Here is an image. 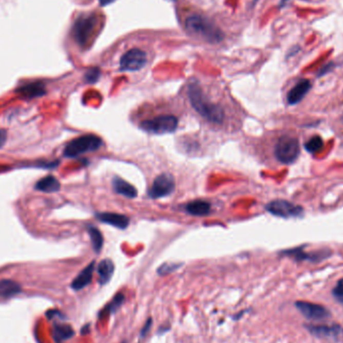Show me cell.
<instances>
[{"instance_id":"16","label":"cell","mask_w":343,"mask_h":343,"mask_svg":"<svg viewBox=\"0 0 343 343\" xmlns=\"http://www.w3.org/2000/svg\"><path fill=\"white\" fill-rule=\"evenodd\" d=\"M94 265H96L94 261L89 263L86 268L74 278V280L71 283V288L73 290H75V291L82 290L91 282L92 274H93V271H94Z\"/></svg>"},{"instance_id":"10","label":"cell","mask_w":343,"mask_h":343,"mask_svg":"<svg viewBox=\"0 0 343 343\" xmlns=\"http://www.w3.org/2000/svg\"><path fill=\"white\" fill-rule=\"evenodd\" d=\"M175 186V179L171 174L163 173L155 179L149 190V196L153 199L167 197L174 192Z\"/></svg>"},{"instance_id":"25","label":"cell","mask_w":343,"mask_h":343,"mask_svg":"<svg viewBox=\"0 0 343 343\" xmlns=\"http://www.w3.org/2000/svg\"><path fill=\"white\" fill-rule=\"evenodd\" d=\"M324 146V142L322 140L321 137L319 136H314L312 137L308 142L305 143L304 148L310 154H315L317 151L321 150Z\"/></svg>"},{"instance_id":"2","label":"cell","mask_w":343,"mask_h":343,"mask_svg":"<svg viewBox=\"0 0 343 343\" xmlns=\"http://www.w3.org/2000/svg\"><path fill=\"white\" fill-rule=\"evenodd\" d=\"M186 29L194 36L200 37L208 43H220L223 40V32L213 22L205 16L194 14L186 20Z\"/></svg>"},{"instance_id":"23","label":"cell","mask_w":343,"mask_h":343,"mask_svg":"<svg viewBox=\"0 0 343 343\" xmlns=\"http://www.w3.org/2000/svg\"><path fill=\"white\" fill-rule=\"evenodd\" d=\"M124 301H125V295L124 294H122V293H119V294H117L115 297H113V299L112 300L110 301L108 304H107V306L102 310V312H101V317H107V316H109L110 314H112V313H115L122 305H123V303H124Z\"/></svg>"},{"instance_id":"5","label":"cell","mask_w":343,"mask_h":343,"mask_svg":"<svg viewBox=\"0 0 343 343\" xmlns=\"http://www.w3.org/2000/svg\"><path fill=\"white\" fill-rule=\"evenodd\" d=\"M98 18L94 14L81 15L77 18L72 27V35L80 46H86L97 27Z\"/></svg>"},{"instance_id":"4","label":"cell","mask_w":343,"mask_h":343,"mask_svg":"<svg viewBox=\"0 0 343 343\" xmlns=\"http://www.w3.org/2000/svg\"><path fill=\"white\" fill-rule=\"evenodd\" d=\"M102 145V139L96 135L82 136L66 145L64 155L67 158H77L88 151L99 150Z\"/></svg>"},{"instance_id":"35","label":"cell","mask_w":343,"mask_h":343,"mask_svg":"<svg viewBox=\"0 0 343 343\" xmlns=\"http://www.w3.org/2000/svg\"><path fill=\"white\" fill-rule=\"evenodd\" d=\"M125 343H126V342H125Z\"/></svg>"},{"instance_id":"27","label":"cell","mask_w":343,"mask_h":343,"mask_svg":"<svg viewBox=\"0 0 343 343\" xmlns=\"http://www.w3.org/2000/svg\"><path fill=\"white\" fill-rule=\"evenodd\" d=\"M180 267H181V264H178V263H165L158 269V273L160 275H167V274H170L172 272L176 271Z\"/></svg>"},{"instance_id":"26","label":"cell","mask_w":343,"mask_h":343,"mask_svg":"<svg viewBox=\"0 0 343 343\" xmlns=\"http://www.w3.org/2000/svg\"><path fill=\"white\" fill-rule=\"evenodd\" d=\"M101 77V70L98 67L89 68L85 74V80L87 84H96Z\"/></svg>"},{"instance_id":"12","label":"cell","mask_w":343,"mask_h":343,"mask_svg":"<svg viewBox=\"0 0 343 343\" xmlns=\"http://www.w3.org/2000/svg\"><path fill=\"white\" fill-rule=\"evenodd\" d=\"M282 255H285L287 257L292 258L293 260L297 262H302V261H309V262H320L322 260L329 257L330 251L324 250V251H315L308 253L304 250V246L289 249V250H284L281 252Z\"/></svg>"},{"instance_id":"9","label":"cell","mask_w":343,"mask_h":343,"mask_svg":"<svg viewBox=\"0 0 343 343\" xmlns=\"http://www.w3.org/2000/svg\"><path fill=\"white\" fill-rule=\"evenodd\" d=\"M147 53L140 48H132L127 51L120 61L122 71H136L147 65Z\"/></svg>"},{"instance_id":"15","label":"cell","mask_w":343,"mask_h":343,"mask_svg":"<svg viewBox=\"0 0 343 343\" xmlns=\"http://www.w3.org/2000/svg\"><path fill=\"white\" fill-rule=\"evenodd\" d=\"M97 218L108 225H111L119 229H126L129 224V219L125 215L116 214V213H98Z\"/></svg>"},{"instance_id":"24","label":"cell","mask_w":343,"mask_h":343,"mask_svg":"<svg viewBox=\"0 0 343 343\" xmlns=\"http://www.w3.org/2000/svg\"><path fill=\"white\" fill-rule=\"evenodd\" d=\"M88 234L90 237L91 243H92V248L93 250L99 253L101 252L102 248H103V244H104V237L102 235L101 231L99 229H97L96 227H88L87 229Z\"/></svg>"},{"instance_id":"7","label":"cell","mask_w":343,"mask_h":343,"mask_svg":"<svg viewBox=\"0 0 343 343\" xmlns=\"http://www.w3.org/2000/svg\"><path fill=\"white\" fill-rule=\"evenodd\" d=\"M266 210L276 217L290 219L299 218L303 215V208L286 200H274L267 204Z\"/></svg>"},{"instance_id":"1","label":"cell","mask_w":343,"mask_h":343,"mask_svg":"<svg viewBox=\"0 0 343 343\" xmlns=\"http://www.w3.org/2000/svg\"><path fill=\"white\" fill-rule=\"evenodd\" d=\"M188 98L194 109L207 121L214 124H222L225 119L224 109L211 103L203 93L202 87L198 83L188 86Z\"/></svg>"},{"instance_id":"21","label":"cell","mask_w":343,"mask_h":343,"mask_svg":"<svg viewBox=\"0 0 343 343\" xmlns=\"http://www.w3.org/2000/svg\"><path fill=\"white\" fill-rule=\"evenodd\" d=\"M21 292H22V287L17 282L7 279H3L0 281V297L3 298L12 297Z\"/></svg>"},{"instance_id":"22","label":"cell","mask_w":343,"mask_h":343,"mask_svg":"<svg viewBox=\"0 0 343 343\" xmlns=\"http://www.w3.org/2000/svg\"><path fill=\"white\" fill-rule=\"evenodd\" d=\"M74 335L72 327L65 323L55 324L53 327V338L58 343L63 342Z\"/></svg>"},{"instance_id":"32","label":"cell","mask_w":343,"mask_h":343,"mask_svg":"<svg viewBox=\"0 0 343 343\" xmlns=\"http://www.w3.org/2000/svg\"><path fill=\"white\" fill-rule=\"evenodd\" d=\"M116 0H99L101 6H107V5H109L111 4L112 2H115Z\"/></svg>"},{"instance_id":"14","label":"cell","mask_w":343,"mask_h":343,"mask_svg":"<svg viewBox=\"0 0 343 343\" xmlns=\"http://www.w3.org/2000/svg\"><path fill=\"white\" fill-rule=\"evenodd\" d=\"M16 92L26 100H33L36 98L43 97L46 93L44 85L42 83H31L24 86H20Z\"/></svg>"},{"instance_id":"29","label":"cell","mask_w":343,"mask_h":343,"mask_svg":"<svg viewBox=\"0 0 343 343\" xmlns=\"http://www.w3.org/2000/svg\"><path fill=\"white\" fill-rule=\"evenodd\" d=\"M150 326H151V319L149 318V319L147 320V322H146V324L144 325L143 329L141 330V336H142V337H145V336L147 335V333L150 331Z\"/></svg>"},{"instance_id":"8","label":"cell","mask_w":343,"mask_h":343,"mask_svg":"<svg viewBox=\"0 0 343 343\" xmlns=\"http://www.w3.org/2000/svg\"><path fill=\"white\" fill-rule=\"evenodd\" d=\"M303 327L313 336L321 339L339 340L343 337V328L339 324H303Z\"/></svg>"},{"instance_id":"17","label":"cell","mask_w":343,"mask_h":343,"mask_svg":"<svg viewBox=\"0 0 343 343\" xmlns=\"http://www.w3.org/2000/svg\"><path fill=\"white\" fill-rule=\"evenodd\" d=\"M35 190L44 193H55L61 189V183L53 176H46L35 184Z\"/></svg>"},{"instance_id":"18","label":"cell","mask_w":343,"mask_h":343,"mask_svg":"<svg viewBox=\"0 0 343 343\" xmlns=\"http://www.w3.org/2000/svg\"><path fill=\"white\" fill-rule=\"evenodd\" d=\"M185 211L193 216H205L211 211V205L204 200H195L185 206Z\"/></svg>"},{"instance_id":"3","label":"cell","mask_w":343,"mask_h":343,"mask_svg":"<svg viewBox=\"0 0 343 343\" xmlns=\"http://www.w3.org/2000/svg\"><path fill=\"white\" fill-rule=\"evenodd\" d=\"M274 155L281 164H293L300 155L299 140L290 136H283L279 138L274 148Z\"/></svg>"},{"instance_id":"19","label":"cell","mask_w":343,"mask_h":343,"mask_svg":"<svg viewBox=\"0 0 343 343\" xmlns=\"http://www.w3.org/2000/svg\"><path fill=\"white\" fill-rule=\"evenodd\" d=\"M112 187H113V190L120 195H123L127 198H136L138 196V191L137 189L130 185L129 183H128L127 181L119 178V177H116L113 178L112 180Z\"/></svg>"},{"instance_id":"30","label":"cell","mask_w":343,"mask_h":343,"mask_svg":"<svg viewBox=\"0 0 343 343\" xmlns=\"http://www.w3.org/2000/svg\"><path fill=\"white\" fill-rule=\"evenodd\" d=\"M7 140V132L5 129H0V148L4 146Z\"/></svg>"},{"instance_id":"13","label":"cell","mask_w":343,"mask_h":343,"mask_svg":"<svg viewBox=\"0 0 343 343\" xmlns=\"http://www.w3.org/2000/svg\"><path fill=\"white\" fill-rule=\"evenodd\" d=\"M311 88V83L308 80H301L293 86L287 94V103L290 106H295L299 104L305 98Z\"/></svg>"},{"instance_id":"33","label":"cell","mask_w":343,"mask_h":343,"mask_svg":"<svg viewBox=\"0 0 343 343\" xmlns=\"http://www.w3.org/2000/svg\"><path fill=\"white\" fill-rule=\"evenodd\" d=\"M257 1L258 0H254V3H255V2H257Z\"/></svg>"},{"instance_id":"34","label":"cell","mask_w":343,"mask_h":343,"mask_svg":"<svg viewBox=\"0 0 343 343\" xmlns=\"http://www.w3.org/2000/svg\"><path fill=\"white\" fill-rule=\"evenodd\" d=\"M173 1H176V0H173Z\"/></svg>"},{"instance_id":"6","label":"cell","mask_w":343,"mask_h":343,"mask_svg":"<svg viewBox=\"0 0 343 343\" xmlns=\"http://www.w3.org/2000/svg\"><path fill=\"white\" fill-rule=\"evenodd\" d=\"M140 128L153 134H171L178 128V119L174 116H159L143 121Z\"/></svg>"},{"instance_id":"31","label":"cell","mask_w":343,"mask_h":343,"mask_svg":"<svg viewBox=\"0 0 343 343\" xmlns=\"http://www.w3.org/2000/svg\"><path fill=\"white\" fill-rule=\"evenodd\" d=\"M332 67H333V65H332V64H328V65H326L325 66H323L321 69L319 70L318 77H322V75L326 74L327 72H329V71L331 70V68H332Z\"/></svg>"},{"instance_id":"20","label":"cell","mask_w":343,"mask_h":343,"mask_svg":"<svg viewBox=\"0 0 343 343\" xmlns=\"http://www.w3.org/2000/svg\"><path fill=\"white\" fill-rule=\"evenodd\" d=\"M115 272V264L110 259H104L100 262L98 267V273L100 276L101 285H106L109 282Z\"/></svg>"},{"instance_id":"11","label":"cell","mask_w":343,"mask_h":343,"mask_svg":"<svg viewBox=\"0 0 343 343\" xmlns=\"http://www.w3.org/2000/svg\"><path fill=\"white\" fill-rule=\"evenodd\" d=\"M295 307L300 311L301 314L309 320H324L331 317L330 311L319 304L310 303L307 301L295 302Z\"/></svg>"},{"instance_id":"28","label":"cell","mask_w":343,"mask_h":343,"mask_svg":"<svg viewBox=\"0 0 343 343\" xmlns=\"http://www.w3.org/2000/svg\"><path fill=\"white\" fill-rule=\"evenodd\" d=\"M332 295L335 298V300L338 301L341 305H343V278L338 280V282L332 289Z\"/></svg>"}]
</instances>
